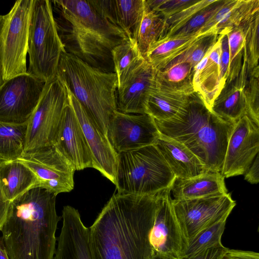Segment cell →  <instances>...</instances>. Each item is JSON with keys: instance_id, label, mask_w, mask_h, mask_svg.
Returning <instances> with one entry per match:
<instances>
[{"instance_id": "277c9868", "label": "cell", "mask_w": 259, "mask_h": 259, "mask_svg": "<svg viewBox=\"0 0 259 259\" xmlns=\"http://www.w3.org/2000/svg\"><path fill=\"white\" fill-rule=\"evenodd\" d=\"M154 121L160 134L184 145L209 171L221 172L235 124L208 109L196 93L171 118Z\"/></svg>"}, {"instance_id": "f35d334b", "label": "cell", "mask_w": 259, "mask_h": 259, "mask_svg": "<svg viewBox=\"0 0 259 259\" xmlns=\"http://www.w3.org/2000/svg\"><path fill=\"white\" fill-rule=\"evenodd\" d=\"M225 1V0H217L195 15L173 35H184L197 32L215 14Z\"/></svg>"}, {"instance_id": "484cf974", "label": "cell", "mask_w": 259, "mask_h": 259, "mask_svg": "<svg viewBox=\"0 0 259 259\" xmlns=\"http://www.w3.org/2000/svg\"><path fill=\"white\" fill-rule=\"evenodd\" d=\"M220 172L207 171L188 179L175 178L170 192L176 200H187L228 193Z\"/></svg>"}, {"instance_id": "e575fe53", "label": "cell", "mask_w": 259, "mask_h": 259, "mask_svg": "<svg viewBox=\"0 0 259 259\" xmlns=\"http://www.w3.org/2000/svg\"><path fill=\"white\" fill-rule=\"evenodd\" d=\"M194 71L189 63L182 61H171L161 69L156 70L161 79L174 84L192 81Z\"/></svg>"}, {"instance_id": "4dcf8cb0", "label": "cell", "mask_w": 259, "mask_h": 259, "mask_svg": "<svg viewBox=\"0 0 259 259\" xmlns=\"http://www.w3.org/2000/svg\"><path fill=\"white\" fill-rule=\"evenodd\" d=\"M111 55L118 87L145 59L133 37H128L114 47Z\"/></svg>"}, {"instance_id": "8fae6325", "label": "cell", "mask_w": 259, "mask_h": 259, "mask_svg": "<svg viewBox=\"0 0 259 259\" xmlns=\"http://www.w3.org/2000/svg\"><path fill=\"white\" fill-rule=\"evenodd\" d=\"M179 224L187 241L209 225L228 217L236 205L230 193L187 199H172Z\"/></svg>"}, {"instance_id": "d590c367", "label": "cell", "mask_w": 259, "mask_h": 259, "mask_svg": "<svg viewBox=\"0 0 259 259\" xmlns=\"http://www.w3.org/2000/svg\"><path fill=\"white\" fill-rule=\"evenodd\" d=\"M218 35L216 32L202 38L171 61L187 62L194 69L215 43Z\"/></svg>"}, {"instance_id": "8d00e7d4", "label": "cell", "mask_w": 259, "mask_h": 259, "mask_svg": "<svg viewBox=\"0 0 259 259\" xmlns=\"http://www.w3.org/2000/svg\"><path fill=\"white\" fill-rule=\"evenodd\" d=\"M216 1H198L197 3L165 20L166 30L162 38L172 35L195 15L214 3Z\"/></svg>"}, {"instance_id": "6da1fadb", "label": "cell", "mask_w": 259, "mask_h": 259, "mask_svg": "<svg viewBox=\"0 0 259 259\" xmlns=\"http://www.w3.org/2000/svg\"><path fill=\"white\" fill-rule=\"evenodd\" d=\"M158 205L159 192L114 194L89 228L92 259H151L150 235Z\"/></svg>"}, {"instance_id": "3957f363", "label": "cell", "mask_w": 259, "mask_h": 259, "mask_svg": "<svg viewBox=\"0 0 259 259\" xmlns=\"http://www.w3.org/2000/svg\"><path fill=\"white\" fill-rule=\"evenodd\" d=\"M51 2L66 52L91 66L114 72L111 52L128 38L126 33L101 17L89 0Z\"/></svg>"}, {"instance_id": "7dc6e473", "label": "cell", "mask_w": 259, "mask_h": 259, "mask_svg": "<svg viewBox=\"0 0 259 259\" xmlns=\"http://www.w3.org/2000/svg\"><path fill=\"white\" fill-rule=\"evenodd\" d=\"M0 259H10L5 248L0 243Z\"/></svg>"}, {"instance_id": "ee69618b", "label": "cell", "mask_w": 259, "mask_h": 259, "mask_svg": "<svg viewBox=\"0 0 259 259\" xmlns=\"http://www.w3.org/2000/svg\"><path fill=\"white\" fill-rule=\"evenodd\" d=\"M244 179L251 184H256L259 181V155L256 156L249 168L244 174Z\"/></svg>"}, {"instance_id": "9c48e42d", "label": "cell", "mask_w": 259, "mask_h": 259, "mask_svg": "<svg viewBox=\"0 0 259 259\" xmlns=\"http://www.w3.org/2000/svg\"><path fill=\"white\" fill-rule=\"evenodd\" d=\"M33 0H18L6 15L1 37L4 81L27 72L26 55Z\"/></svg>"}, {"instance_id": "7bdbcfd3", "label": "cell", "mask_w": 259, "mask_h": 259, "mask_svg": "<svg viewBox=\"0 0 259 259\" xmlns=\"http://www.w3.org/2000/svg\"><path fill=\"white\" fill-rule=\"evenodd\" d=\"M221 259H259V253L253 251L228 249Z\"/></svg>"}, {"instance_id": "bcb514c9", "label": "cell", "mask_w": 259, "mask_h": 259, "mask_svg": "<svg viewBox=\"0 0 259 259\" xmlns=\"http://www.w3.org/2000/svg\"><path fill=\"white\" fill-rule=\"evenodd\" d=\"M6 20V15H0V87L5 82L4 79V75L2 64L1 55V37L2 32V30L4 27V25Z\"/></svg>"}, {"instance_id": "ab89813d", "label": "cell", "mask_w": 259, "mask_h": 259, "mask_svg": "<svg viewBox=\"0 0 259 259\" xmlns=\"http://www.w3.org/2000/svg\"><path fill=\"white\" fill-rule=\"evenodd\" d=\"M258 74L259 73L249 74L250 78L247 88V115L258 126H259Z\"/></svg>"}, {"instance_id": "2e32d148", "label": "cell", "mask_w": 259, "mask_h": 259, "mask_svg": "<svg viewBox=\"0 0 259 259\" xmlns=\"http://www.w3.org/2000/svg\"><path fill=\"white\" fill-rule=\"evenodd\" d=\"M66 88L69 103L81 125L92 153L93 168L98 170L115 185L118 154L113 148L108 137L101 132L83 107Z\"/></svg>"}, {"instance_id": "d6986e66", "label": "cell", "mask_w": 259, "mask_h": 259, "mask_svg": "<svg viewBox=\"0 0 259 259\" xmlns=\"http://www.w3.org/2000/svg\"><path fill=\"white\" fill-rule=\"evenodd\" d=\"M155 69L144 59L117 87V110L128 114H146V106Z\"/></svg>"}, {"instance_id": "e0dca14e", "label": "cell", "mask_w": 259, "mask_h": 259, "mask_svg": "<svg viewBox=\"0 0 259 259\" xmlns=\"http://www.w3.org/2000/svg\"><path fill=\"white\" fill-rule=\"evenodd\" d=\"M196 94L192 81L179 84L168 83L155 74L149 89L146 114L157 120L174 116Z\"/></svg>"}, {"instance_id": "4316f807", "label": "cell", "mask_w": 259, "mask_h": 259, "mask_svg": "<svg viewBox=\"0 0 259 259\" xmlns=\"http://www.w3.org/2000/svg\"><path fill=\"white\" fill-rule=\"evenodd\" d=\"M36 178L26 165L17 161H0V185L6 199L12 202L36 188Z\"/></svg>"}, {"instance_id": "f6af8a7d", "label": "cell", "mask_w": 259, "mask_h": 259, "mask_svg": "<svg viewBox=\"0 0 259 259\" xmlns=\"http://www.w3.org/2000/svg\"><path fill=\"white\" fill-rule=\"evenodd\" d=\"M10 204L6 199L0 185V231L6 220Z\"/></svg>"}, {"instance_id": "ac0fdd59", "label": "cell", "mask_w": 259, "mask_h": 259, "mask_svg": "<svg viewBox=\"0 0 259 259\" xmlns=\"http://www.w3.org/2000/svg\"><path fill=\"white\" fill-rule=\"evenodd\" d=\"M53 146L75 170L93 168L91 151L70 103L64 110Z\"/></svg>"}, {"instance_id": "4fadbf2b", "label": "cell", "mask_w": 259, "mask_h": 259, "mask_svg": "<svg viewBox=\"0 0 259 259\" xmlns=\"http://www.w3.org/2000/svg\"><path fill=\"white\" fill-rule=\"evenodd\" d=\"M160 133L154 119L147 114L115 111L109 120L107 137L118 153L156 143Z\"/></svg>"}, {"instance_id": "1f68e13d", "label": "cell", "mask_w": 259, "mask_h": 259, "mask_svg": "<svg viewBox=\"0 0 259 259\" xmlns=\"http://www.w3.org/2000/svg\"><path fill=\"white\" fill-rule=\"evenodd\" d=\"M228 217H225L201 230L187 243L181 258L192 257L212 247H222L221 239Z\"/></svg>"}, {"instance_id": "5b68a950", "label": "cell", "mask_w": 259, "mask_h": 259, "mask_svg": "<svg viewBox=\"0 0 259 259\" xmlns=\"http://www.w3.org/2000/svg\"><path fill=\"white\" fill-rule=\"evenodd\" d=\"M56 77L65 84L107 137L109 120L117 110L118 80L115 72L91 66L65 52L61 56Z\"/></svg>"}, {"instance_id": "7c38bea8", "label": "cell", "mask_w": 259, "mask_h": 259, "mask_svg": "<svg viewBox=\"0 0 259 259\" xmlns=\"http://www.w3.org/2000/svg\"><path fill=\"white\" fill-rule=\"evenodd\" d=\"M16 160L26 165L34 174L36 187L57 195L69 192L74 185L75 169L54 146L24 153Z\"/></svg>"}, {"instance_id": "74e56055", "label": "cell", "mask_w": 259, "mask_h": 259, "mask_svg": "<svg viewBox=\"0 0 259 259\" xmlns=\"http://www.w3.org/2000/svg\"><path fill=\"white\" fill-rule=\"evenodd\" d=\"M196 0H146L148 8L165 20L197 3Z\"/></svg>"}, {"instance_id": "60d3db41", "label": "cell", "mask_w": 259, "mask_h": 259, "mask_svg": "<svg viewBox=\"0 0 259 259\" xmlns=\"http://www.w3.org/2000/svg\"><path fill=\"white\" fill-rule=\"evenodd\" d=\"M221 36L222 52L220 61L221 78L225 86L229 77L230 54L228 36L226 29L219 33Z\"/></svg>"}, {"instance_id": "f546056e", "label": "cell", "mask_w": 259, "mask_h": 259, "mask_svg": "<svg viewBox=\"0 0 259 259\" xmlns=\"http://www.w3.org/2000/svg\"><path fill=\"white\" fill-rule=\"evenodd\" d=\"M27 123L0 122V161L16 160L24 153Z\"/></svg>"}, {"instance_id": "30bf717a", "label": "cell", "mask_w": 259, "mask_h": 259, "mask_svg": "<svg viewBox=\"0 0 259 259\" xmlns=\"http://www.w3.org/2000/svg\"><path fill=\"white\" fill-rule=\"evenodd\" d=\"M46 83L27 72L5 81L0 87V122H28Z\"/></svg>"}, {"instance_id": "d6a6232c", "label": "cell", "mask_w": 259, "mask_h": 259, "mask_svg": "<svg viewBox=\"0 0 259 259\" xmlns=\"http://www.w3.org/2000/svg\"><path fill=\"white\" fill-rule=\"evenodd\" d=\"M253 17L238 26L225 29L228 36L230 54L229 73L226 83L234 80L240 73L243 61L247 31Z\"/></svg>"}, {"instance_id": "c3c4849f", "label": "cell", "mask_w": 259, "mask_h": 259, "mask_svg": "<svg viewBox=\"0 0 259 259\" xmlns=\"http://www.w3.org/2000/svg\"><path fill=\"white\" fill-rule=\"evenodd\" d=\"M151 259H174L171 257L154 252Z\"/></svg>"}, {"instance_id": "d4e9b609", "label": "cell", "mask_w": 259, "mask_h": 259, "mask_svg": "<svg viewBox=\"0 0 259 259\" xmlns=\"http://www.w3.org/2000/svg\"><path fill=\"white\" fill-rule=\"evenodd\" d=\"M216 32L218 30L215 26L205 31L202 27L194 33L162 38L150 47L145 59L156 70H160L199 40Z\"/></svg>"}, {"instance_id": "52a82bcc", "label": "cell", "mask_w": 259, "mask_h": 259, "mask_svg": "<svg viewBox=\"0 0 259 259\" xmlns=\"http://www.w3.org/2000/svg\"><path fill=\"white\" fill-rule=\"evenodd\" d=\"M65 52L51 1L33 0L28 39L29 66L27 72L46 82L54 80L61 56Z\"/></svg>"}, {"instance_id": "836d02e7", "label": "cell", "mask_w": 259, "mask_h": 259, "mask_svg": "<svg viewBox=\"0 0 259 259\" xmlns=\"http://www.w3.org/2000/svg\"><path fill=\"white\" fill-rule=\"evenodd\" d=\"M258 14L251 20L246 34L243 61L247 63L249 73L258 70Z\"/></svg>"}, {"instance_id": "9a60e30c", "label": "cell", "mask_w": 259, "mask_h": 259, "mask_svg": "<svg viewBox=\"0 0 259 259\" xmlns=\"http://www.w3.org/2000/svg\"><path fill=\"white\" fill-rule=\"evenodd\" d=\"M170 187L159 192V205L150 235L154 252L181 259L187 241L176 217Z\"/></svg>"}, {"instance_id": "ffe728a7", "label": "cell", "mask_w": 259, "mask_h": 259, "mask_svg": "<svg viewBox=\"0 0 259 259\" xmlns=\"http://www.w3.org/2000/svg\"><path fill=\"white\" fill-rule=\"evenodd\" d=\"M63 224L53 259H92L89 245V228L78 211L66 205L62 210Z\"/></svg>"}, {"instance_id": "cb8c5ba5", "label": "cell", "mask_w": 259, "mask_h": 259, "mask_svg": "<svg viewBox=\"0 0 259 259\" xmlns=\"http://www.w3.org/2000/svg\"><path fill=\"white\" fill-rule=\"evenodd\" d=\"M103 18L133 37L142 16L145 0H89Z\"/></svg>"}, {"instance_id": "83f0119b", "label": "cell", "mask_w": 259, "mask_h": 259, "mask_svg": "<svg viewBox=\"0 0 259 259\" xmlns=\"http://www.w3.org/2000/svg\"><path fill=\"white\" fill-rule=\"evenodd\" d=\"M259 13L258 0H225L215 14L202 27L204 31L215 26L218 33L238 26Z\"/></svg>"}, {"instance_id": "603a6c76", "label": "cell", "mask_w": 259, "mask_h": 259, "mask_svg": "<svg viewBox=\"0 0 259 259\" xmlns=\"http://www.w3.org/2000/svg\"><path fill=\"white\" fill-rule=\"evenodd\" d=\"M155 145L176 178L188 179L209 171L192 152L174 139L160 134Z\"/></svg>"}, {"instance_id": "5bb4252c", "label": "cell", "mask_w": 259, "mask_h": 259, "mask_svg": "<svg viewBox=\"0 0 259 259\" xmlns=\"http://www.w3.org/2000/svg\"><path fill=\"white\" fill-rule=\"evenodd\" d=\"M259 152V126L247 115L234 125L221 171L225 178L244 175Z\"/></svg>"}, {"instance_id": "44dd1931", "label": "cell", "mask_w": 259, "mask_h": 259, "mask_svg": "<svg viewBox=\"0 0 259 259\" xmlns=\"http://www.w3.org/2000/svg\"><path fill=\"white\" fill-rule=\"evenodd\" d=\"M221 39L219 34L215 43L194 68L193 89L209 110L224 87L221 78Z\"/></svg>"}, {"instance_id": "f1b7e54d", "label": "cell", "mask_w": 259, "mask_h": 259, "mask_svg": "<svg viewBox=\"0 0 259 259\" xmlns=\"http://www.w3.org/2000/svg\"><path fill=\"white\" fill-rule=\"evenodd\" d=\"M166 30L165 20L150 10L145 0L142 16L133 37L136 40L144 58L150 47L164 36Z\"/></svg>"}, {"instance_id": "7402d4cb", "label": "cell", "mask_w": 259, "mask_h": 259, "mask_svg": "<svg viewBox=\"0 0 259 259\" xmlns=\"http://www.w3.org/2000/svg\"><path fill=\"white\" fill-rule=\"evenodd\" d=\"M248 72L243 65L238 76L227 83L214 101L210 111L223 120L235 124L247 115Z\"/></svg>"}, {"instance_id": "8992f818", "label": "cell", "mask_w": 259, "mask_h": 259, "mask_svg": "<svg viewBox=\"0 0 259 259\" xmlns=\"http://www.w3.org/2000/svg\"><path fill=\"white\" fill-rule=\"evenodd\" d=\"M175 178L155 144L118 154V193L156 194L169 188Z\"/></svg>"}, {"instance_id": "ba28073f", "label": "cell", "mask_w": 259, "mask_h": 259, "mask_svg": "<svg viewBox=\"0 0 259 259\" xmlns=\"http://www.w3.org/2000/svg\"><path fill=\"white\" fill-rule=\"evenodd\" d=\"M65 84L58 78L47 82L27 123L24 153L53 146L64 110L69 105Z\"/></svg>"}, {"instance_id": "7a4b0ae2", "label": "cell", "mask_w": 259, "mask_h": 259, "mask_svg": "<svg viewBox=\"0 0 259 259\" xmlns=\"http://www.w3.org/2000/svg\"><path fill=\"white\" fill-rule=\"evenodd\" d=\"M56 196L36 187L11 202L0 239L10 259H53L61 219L56 212Z\"/></svg>"}, {"instance_id": "b9f144b4", "label": "cell", "mask_w": 259, "mask_h": 259, "mask_svg": "<svg viewBox=\"0 0 259 259\" xmlns=\"http://www.w3.org/2000/svg\"><path fill=\"white\" fill-rule=\"evenodd\" d=\"M228 249L224 246L212 247L204 250L192 257L181 259H221Z\"/></svg>"}]
</instances>
